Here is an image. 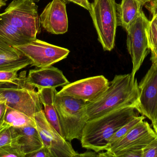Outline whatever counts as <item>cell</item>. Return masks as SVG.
I'll use <instances>...</instances> for the list:
<instances>
[{"instance_id": "cell-1", "label": "cell", "mask_w": 157, "mask_h": 157, "mask_svg": "<svg viewBox=\"0 0 157 157\" xmlns=\"http://www.w3.org/2000/svg\"><path fill=\"white\" fill-rule=\"evenodd\" d=\"M139 96L137 79L133 77L131 73L116 75L100 96L93 102L87 103L88 121L122 108L133 107L136 109Z\"/></svg>"}, {"instance_id": "cell-2", "label": "cell", "mask_w": 157, "mask_h": 157, "mask_svg": "<svg viewBox=\"0 0 157 157\" xmlns=\"http://www.w3.org/2000/svg\"><path fill=\"white\" fill-rule=\"evenodd\" d=\"M133 107H126L88 121L80 141L83 148L95 153L105 151L113 135L122 126L138 116Z\"/></svg>"}, {"instance_id": "cell-3", "label": "cell", "mask_w": 157, "mask_h": 157, "mask_svg": "<svg viewBox=\"0 0 157 157\" xmlns=\"http://www.w3.org/2000/svg\"><path fill=\"white\" fill-rule=\"evenodd\" d=\"M56 90L54 104L57 110L64 138L69 142L80 141L83 129L88 121L87 102L67 96H60Z\"/></svg>"}, {"instance_id": "cell-4", "label": "cell", "mask_w": 157, "mask_h": 157, "mask_svg": "<svg viewBox=\"0 0 157 157\" xmlns=\"http://www.w3.org/2000/svg\"><path fill=\"white\" fill-rule=\"evenodd\" d=\"M36 88L27 82L24 73L17 84H0V103H5L34 119L35 114L43 109Z\"/></svg>"}, {"instance_id": "cell-5", "label": "cell", "mask_w": 157, "mask_h": 157, "mask_svg": "<svg viewBox=\"0 0 157 157\" xmlns=\"http://www.w3.org/2000/svg\"><path fill=\"white\" fill-rule=\"evenodd\" d=\"M115 0H94L89 12L98 36V40L104 51H111L115 46L118 26Z\"/></svg>"}, {"instance_id": "cell-6", "label": "cell", "mask_w": 157, "mask_h": 157, "mask_svg": "<svg viewBox=\"0 0 157 157\" xmlns=\"http://www.w3.org/2000/svg\"><path fill=\"white\" fill-rule=\"evenodd\" d=\"M12 26L31 39L36 38L41 29L38 6L32 0H13L1 14Z\"/></svg>"}, {"instance_id": "cell-7", "label": "cell", "mask_w": 157, "mask_h": 157, "mask_svg": "<svg viewBox=\"0 0 157 157\" xmlns=\"http://www.w3.org/2000/svg\"><path fill=\"white\" fill-rule=\"evenodd\" d=\"M14 48L30 60L31 66L37 68L52 66L67 58L70 52L68 49L37 38Z\"/></svg>"}, {"instance_id": "cell-8", "label": "cell", "mask_w": 157, "mask_h": 157, "mask_svg": "<svg viewBox=\"0 0 157 157\" xmlns=\"http://www.w3.org/2000/svg\"><path fill=\"white\" fill-rule=\"evenodd\" d=\"M149 22L143 11L126 30L127 49L132 58L133 65L131 73L134 78H135L136 74L150 52L146 34V29Z\"/></svg>"}, {"instance_id": "cell-9", "label": "cell", "mask_w": 157, "mask_h": 157, "mask_svg": "<svg viewBox=\"0 0 157 157\" xmlns=\"http://www.w3.org/2000/svg\"><path fill=\"white\" fill-rule=\"evenodd\" d=\"M34 119L44 146L49 149L52 157H78L71 144L48 122L43 109L37 112Z\"/></svg>"}, {"instance_id": "cell-10", "label": "cell", "mask_w": 157, "mask_h": 157, "mask_svg": "<svg viewBox=\"0 0 157 157\" xmlns=\"http://www.w3.org/2000/svg\"><path fill=\"white\" fill-rule=\"evenodd\" d=\"M138 87L139 96L136 109L151 120L155 131L157 128V61L152 62Z\"/></svg>"}, {"instance_id": "cell-11", "label": "cell", "mask_w": 157, "mask_h": 157, "mask_svg": "<svg viewBox=\"0 0 157 157\" xmlns=\"http://www.w3.org/2000/svg\"><path fill=\"white\" fill-rule=\"evenodd\" d=\"M157 137V134L147 122L142 120L133 128L124 137L107 148L98 157H116L126 150H140L145 147Z\"/></svg>"}, {"instance_id": "cell-12", "label": "cell", "mask_w": 157, "mask_h": 157, "mask_svg": "<svg viewBox=\"0 0 157 157\" xmlns=\"http://www.w3.org/2000/svg\"><path fill=\"white\" fill-rule=\"evenodd\" d=\"M109 84V80L103 75L91 77L69 83L63 87L57 94L90 103L107 90Z\"/></svg>"}, {"instance_id": "cell-13", "label": "cell", "mask_w": 157, "mask_h": 157, "mask_svg": "<svg viewBox=\"0 0 157 157\" xmlns=\"http://www.w3.org/2000/svg\"><path fill=\"white\" fill-rule=\"evenodd\" d=\"M66 3L63 0H52L40 16L41 26L49 33L59 35L68 31Z\"/></svg>"}, {"instance_id": "cell-14", "label": "cell", "mask_w": 157, "mask_h": 157, "mask_svg": "<svg viewBox=\"0 0 157 157\" xmlns=\"http://www.w3.org/2000/svg\"><path fill=\"white\" fill-rule=\"evenodd\" d=\"M26 81L37 89L56 88L70 83L62 71L52 65L30 70L26 77Z\"/></svg>"}, {"instance_id": "cell-15", "label": "cell", "mask_w": 157, "mask_h": 157, "mask_svg": "<svg viewBox=\"0 0 157 157\" xmlns=\"http://www.w3.org/2000/svg\"><path fill=\"white\" fill-rule=\"evenodd\" d=\"M13 128L14 134L13 142L20 146L25 157L44 147L36 127L28 125L20 128Z\"/></svg>"}, {"instance_id": "cell-16", "label": "cell", "mask_w": 157, "mask_h": 157, "mask_svg": "<svg viewBox=\"0 0 157 157\" xmlns=\"http://www.w3.org/2000/svg\"><path fill=\"white\" fill-rule=\"evenodd\" d=\"M143 6L138 0H122L116 4L118 26L126 31L142 13Z\"/></svg>"}, {"instance_id": "cell-17", "label": "cell", "mask_w": 157, "mask_h": 157, "mask_svg": "<svg viewBox=\"0 0 157 157\" xmlns=\"http://www.w3.org/2000/svg\"><path fill=\"white\" fill-rule=\"evenodd\" d=\"M56 88H42L37 89L41 104L44 107V113L48 122L64 138L60 124L57 110L54 104V97Z\"/></svg>"}, {"instance_id": "cell-18", "label": "cell", "mask_w": 157, "mask_h": 157, "mask_svg": "<svg viewBox=\"0 0 157 157\" xmlns=\"http://www.w3.org/2000/svg\"><path fill=\"white\" fill-rule=\"evenodd\" d=\"M0 37L13 47L25 44L33 40L28 37L19 29L12 26L1 14Z\"/></svg>"}, {"instance_id": "cell-19", "label": "cell", "mask_w": 157, "mask_h": 157, "mask_svg": "<svg viewBox=\"0 0 157 157\" xmlns=\"http://www.w3.org/2000/svg\"><path fill=\"white\" fill-rule=\"evenodd\" d=\"M4 123L14 128H20L28 125H32L36 127L34 119L19 111L11 108L7 106Z\"/></svg>"}, {"instance_id": "cell-20", "label": "cell", "mask_w": 157, "mask_h": 157, "mask_svg": "<svg viewBox=\"0 0 157 157\" xmlns=\"http://www.w3.org/2000/svg\"><path fill=\"white\" fill-rule=\"evenodd\" d=\"M31 64L30 60L22 53L0 54V68H18L23 69Z\"/></svg>"}, {"instance_id": "cell-21", "label": "cell", "mask_w": 157, "mask_h": 157, "mask_svg": "<svg viewBox=\"0 0 157 157\" xmlns=\"http://www.w3.org/2000/svg\"><path fill=\"white\" fill-rule=\"evenodd\" d=\"M148 47L151 53L152 62L157 61V15L153 16L146 29Z\"/></svg>"}, {"instance_id": "cell-22", "label": "cell", "mask_w": 157, "mask_h": 157, "mask_svg": "<svg viewBox=\"0 0 157 157\" xmlns=\"http://www.w3.org/2000/svg\"><path fill=\"white\" fill-rule=\"evenodd\" d=\"M145 119V117L143 116H137L126 124L124 125L123 126H122L110 139L109 145L106 149L118 142V141L121 140V139H122L139 122L142 121V120H144Z\"/></svg>"}, {"instance_id": "cell-23", "label": "cell", "mask_w": 157, "mask_h": 157, "mask_svg": "<svg viewBox=\"0 0 157 157\" xmlns=\"http://www.w3.org/2000/svg\"><path fill=\"white\" fill-rule=\"evenodd\" d=\"M21 70L18 68H0V84L5 83L17 84L20 79L17 73Z\"/></svg>"}, {"instance_id": "cell-24", "label": "cell", "mask_w": 157, "mask_h": 157, "mask_svg": "<svg viewBox=\"0 0 157 157\" xmlns=\"http://www.w3.org/2000/svg\"><path fill=\"white\" fill-rule=\"evenodd\" d=\"M25 157L20 146L13 142L12 143L0 147V157Z\"/></svg>"}, {"instance_id": "cell-25", "label": "cell", "mask_w": 157, "mask_h": 157, "mask_svg": "<svg viewBox=\"0 0 157 157\" xmlns=\"http://www.w3.org/2000/svg\"><path fill=\"white\" fill-rule=\"evenodd\" d=\"M14 134L13 127L6 125L0 130V147L12 143Z\"/></svg>"}, {"instance_id": "cell-26", "label": "cell", "mask_w": 157, "mask_h": 157, "mask_svg": "<svg viewBox=\"0 0 157 157\" xmlns=\"http://www.w3.org/2000/svg\"><path fill=\"white\" fill-rule=\"evenodd\" d=\"M143 157H157V137L143 148Z\"/></svg>"}, {"instance_id": "cell-27", "label": "cell", "mask_w": 157, "mask_h": 157, "mask_svg": "<svg viewBox=\"0 0 157 157\" xmlns=\"http://www.w3.org/2000/svg\"><path fill=\"white\" fill-rule=\"evenodd\" d=\"M3 53H21L16 49L0 37V54Z\"/></svg>"}, {"instance_id": "cell-28", "label": "cell", "mask_w": 157, "mask_h": 157, "mask_svg": "<svg viewBox=\"0 0 157 157\" xmlns=\"http://www.w3.org/2000/svg\"><path fill=\"white\" fill-rule=\"evenodd\" d=\"M116 157H143V149L124 150L118 154Z\"/></svg>"}, {"instance_id": "cell-29", "label": "cell", "mask_w": 157, "mask_h": 157, "mask_svg": "<svg viewBox=\"0 0 157 157\" xmlns=\"http://www.w3.org/2000/svg\"><path fill=\"white\" fill-rule=\"evenodd\" d=\"M25 157H52L49 149L44 146L37 151L26 156Z\"/></svg>"}, {"instance_id": "cell-30", "label": "cell", "mask_w": 157, "mask_h": 157, "mask_svg": "<svg viewBox=\"0 0 157 157\" xmlns=\"http://www.w3.org/2000/svg\"><path fill=\"white\" fill-rule=\"evenodd\" d=\"M6 110V105L5 103H0V130L6 125L4 123Z\"/></svg>"}, {"instance_id": "cell-31", "label": "cell", "mask_w": 157, "mask_h": 157, "mask_svg": "<svg viewBox=\"0 0 157 157\" xmlns=\"http://www.w3.org/2000/svg\"><path fill=\"white\" fill-rule=\"evenodd\" d=\"M146 5V7L153 16L157 15V0H153Z\"/></svg>"}, {"instance_id": "cell-32", "label": "cell", "mask_w": 157, "mask_h": 157, "mask_svg": "<svg viewBox=\"0 0 157 157\" xmlns=\"http://www.w3.org/2000/svg\"><path fill=\"white\" fill-rule=\"evenodd\" d=\"M98 156V155H96L95 153L92 152H87L83 154H78V157H95Z\"/></svg>"}, {"instance_id": "cell-33", "label": "cell", "mask_w": 157, "mask_h": 157, "mask_svg": "<svg viewBox=\"0 0 157 157\" xmlns=\"http://www.w3.org/2000/svg\"><path fill=\"white\" fill-rule=\"evenodd\" d=\"M138 1L140 2L142 4V5L144 6L146 4L148 3V2L153 1V0H138Z\"/></svg>"}, {"instance_id": "cell-34", "label": "cell", "mask_w": 157, "mask_h": 157, "mask_svg": "<svg viewBox=\"0 0 157 157\" xmlns=\"http://www.w3.org/2000/svg\"><path fill=\"white\" fill-rule=\"evenodd\" d=\"M6 5V3L0 1V10L1 8H2V6H5Z\"/></svg>"}, {"instance_id": "cell-35", "label": "cell", "mask_w": 157, "mask_h": 157, "mask_svg": "<svg viewBox=\"0 0 157 157\" xmlns=\"http://www.w3.org/2000/svg\"><path fill=\"white\" fill-rule=\"evenodd\" d=\"M7 0H0V1L2 2H3L4 3H6V1H7Z\"/></svg>"}, {"instance_id": "cell-36", "label": "cell", "mask_w": 157, "mask_h": 157, "mask_svg": "<svg viewBox=\"0 0 157 157\" xmlns=\"http://www.w3.org/2000/svg\"><path fill=\"white\" fill-rule=\"evenodd\" d=\"M155 132H156V133L157 134V129H156V130H155Z\"/></svg>"}]
</instances>
